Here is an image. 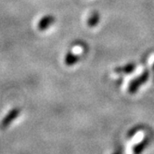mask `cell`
Wrapping results in <instances>:
<instances>
[{"instance_id":"1","label":"cell","mask_w":154,"mask_h":154,"mask_svg":"<svg viewBox=\"0 0 154 154\" xmlns=\"http://www.w3.org/2000/svg\"><path fill=\"white\" fill-rule=\"evenodd\" d=\"M149 79V72H144L142 73L141 75L137 76L136 79H134L133 81H131L130 84H129V86H128V91L130 94H135L137 89L139 87L145 84Z\"/></svg>"},{"instance_id":"2","label":"cell","mask_w":154,"mask_h":154,"mask_svg":"<svg viewBox=\"0 0 154 154\" xmlns=\"http://www.w3.org/2000/svg\"><path fill=\"white\" fill-rule=\"evenodd\" d=\"M20 112L21 111H20V108H14V109H12L11 111H10L3 118V120L1 121V124H0V128H1V129L8 128L10 125H11V123L13 122V121L18 118V116L20 115Z\"/></svg>"},{"instance_id":"3","label":"cell","mask_w":154,"mask_h":154,"mask_svg":"<svg viewBox=\"0 0 154 154\" xmlns=\"http://www.w3.org/2000/svg\"><path fill=\"white\" fill-rule=\"evenodd\" d=\"M55 21H56V19H55L54 16L52 15H46L41 18V20L38 21V24H37V28L39 31L43 32V31H46L48 30L50 26H52Z\"/></svg>"},{"instance_id":"4","label":"cell","mask_w":154,"mask_h":154,"mask_svg":"<svg viewBox=\"0 0 154 154\" xmlns=\"http://www.w3.org/2000/svg\"><path fill=\"white\" fill-rule=\"evenodd\" d=\"M150 142V137H146L145 138H143L140 142H138L137 144L134 147L133 149V151H134V154H141L149 144Z\"/></svg>"},{"instance_id":"5","label":"cell","mask_w":154,"mask_h":154,"mask_svg":"<svg viewBox=\"0 0 154 154\" xmlns=\"http://www.w3.org/2000/svg\"><path fill=\"white\" fill-rule=\"evenodd\" d=\"M79 59L80 58H79L78 55H76L75 53H73L72 51H69L65 55L64 63L66 66H73L79 61Z\"/></svg>"},{"instance_id":"6","label":"cell","mask_w":154,"mask_h":154,"mask_svg":"<svg viewBox=\"0 0 154 154\" xmlns=\"http://www.w3.org/2000/svg\"><path fill=\"white\" fill-rule=\"evenodd\" d=\"M100 13L97 12V11H94L87 20V25H88L90 28H94L96 27L98 23H100Z\"/></svg>"},{"instance_id":"7","label":"cell","mask_w":154,"mask_h":154,"mask_svg":"<svg viewBox=\"0 0 154 154\" xmlns=\"http://www.w3.org/2000/svg\"><path fill=\"white\" fill-rule=\"evenodd\" d=\"M135 68H136V65L134 63H130V64L123 66V67L116 68L115 72H122V73H131L132 72H134Z\"/></svg>"},{"instance_id":"8","label":"cell","mask_w":154,"mask_h":154,"mask_svg":"<svg viewBox=\"0 0 154 154\" xmlns=\"http://www.w3.org/2000/svg\"><path fill=\"white\" fill-rule=\"evenodd\" d=\"M113 154H122V150H121V149H119L115 150V152H114Z\"/></svg>"}]
</instances>
